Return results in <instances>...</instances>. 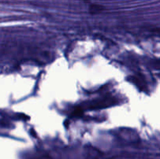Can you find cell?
Here are the masks:
<instances>
[{"label":"cell","mask_w":160,"mask_h":159,"mask_svg":"<svg viewBox=\"0 0 160 159\" xmlns=\"http://www.w3.org/2000/svg\"><path fill=\"white\" fill-rule=\"evenodd\" d=\"M133 80L136 83V84H137L138 87H143L144 85L143 78L140 77V76H136V77H134V80Z\"/></svg>","instance_id":"cell-1"}]
</instances>
